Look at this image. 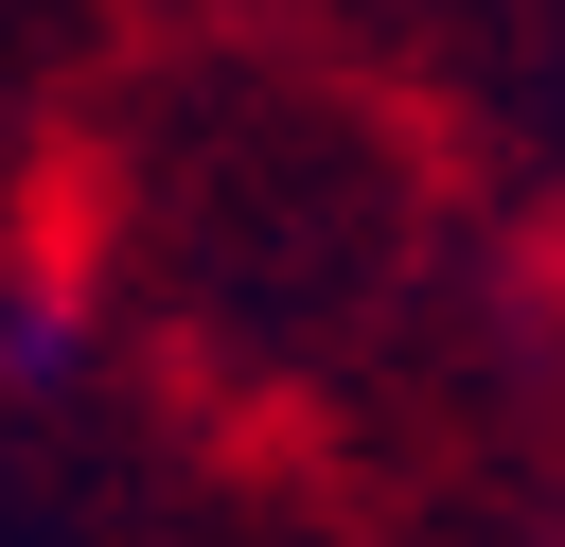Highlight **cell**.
<instances>
[]
</instances>
